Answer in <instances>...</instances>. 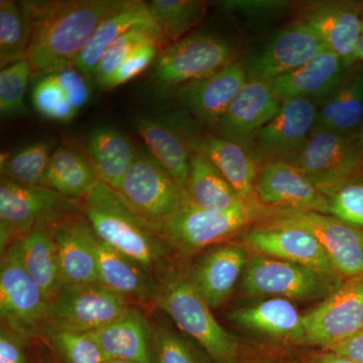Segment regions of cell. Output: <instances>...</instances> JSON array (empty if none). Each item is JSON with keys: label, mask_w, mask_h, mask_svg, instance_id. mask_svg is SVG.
Segmentation results:
<instances>
[{"label": "cell", "mask_w": 363, "mask_h": 363, "mask_svg": "<svg viewBox=\"0 0 363 363\" xmlns=\"http://www.w3.org/2000/svg\"><path fill=\"white\" fill-rule=\"evenodd\" d=\"M100 181L86 152L63 143L52 152L45 186L71 199L83 200Z\"/></svg>", "instance_id": "cell-32"}, {"label": "cell", "mask_w": 363, "mask_h": 363, "mask_svg": "<svg viewBox=\"0 0 363 363\" xmlns=\"http://www.w3.org/2000/svg\"><path fill=\"white\" fill-rule=\"evenodd\" d=\"M32 16L26 1H0V67L28 58Z\"/></svg>", "instance_id": "cell-35"}, {"label": "cell", "mask_w": 363, "mask_h": 363, "mask_svg": "<svg viewBox=\"0 0 363 363\" xmlns=\"http://www.w3.org/2000/svg\"><path fill=\"white\" fill-rule=\"evenodd\" d=\"M304 345L325 348L363 330V276L348 279L303 315Z\"/></svg>", "instance_id": "cell-13"}, {"label": "cell", "mask_w": 363, "mask_h": 363, "mask_svg": "<svg viewBox=\"0 0 363 363\" xmlns=\"http://www.w3.org/2000/svg\"><path fill=\"white\" fill-rule=\"evenodd\" d=\"M354 66L327 96L316 101L317 121L313 131L342 135L359 131L363 123V68Z\"/></svg>", "instance_id": "cell-29"}, {"label": "cell", "mask_w": 363, "mask_h": 363, "mask_svg": "<svg viewBox=\"0 0 363 363\" xmlns=\"http://www.w3.org/2000/svg\"><path fill=\"white\" fill-rule=\"evenodd\" d=\"M257 217L260 215L247 206L229 211H210L189 201L164 220L160 233L173 252L188 257L224 243L247 228Z\"/></svg>", "instance_id": "cell-6"}, {"label": "cell", "mask_w": 363, "mask_h": 363, "mask_svg": "<svg viewBox=\"0 0 363 363\" xmlns=\"http://www.w3.org/2000/svg\"><path fill=\"white\" fill-rule=\"evenodd\" d=\"M152 363H207L187 339L168 325L152 324Z\"/></svg>", "instance_id": "cell-40"}, {"label": "cell", "mask_w": 363, "mask_h": 363, "mask_svg": "<svg viewBox=\"0 0 363 363\" xmlns=\"http://www.w3.org/2000/svg\"><path fill=\"white\" fill-rule=\"evenodd\" d=\"M247 80V68L236 61L210 77L182 86L177 93L200 123L215 130Z\"/></svg>", "instance_id": "cell-23"}, {"label": "cell", "mask_w": 363, "mask_h": 363, "mask_svg": "<svg viewBox=\"0 0 363 363\" xmlns=\"http://www.w3.org/2000/svg\"><path fill=\"white\" fill-rule=\"evenodd\" d=\"M363 6L354 1L314 4L303 16L327 49L337 54L348 69L358 62L357 45L362 26Z\"/></svg>", "instance_id": "cell-22"}, {"label": "cell", "mask_w": 363, "mask_h": 363, "mask_svg": "<svg viewBox=\"0 0 363 363\" xmlns=\"http://www.w3.org/2000/svg\"><path fill=\"white\" fill-rule=\"evenodd\" d=\"M50 227L64 284H98L96 234L83 210L50 222Z\"/></svg>", "instance_id": "cell-17"}, {"label": "cell", "mask_w": 363, "mask_h": 363, "mask_svg": "<svg viewBox=\"0 0 363 363\" xmlns=\"http://www.w3.org/2000/svg\"><path fill=\"white\" fill-rule=\"evenodd\" d=\"M257 363H292V362H285V360L271 359V360H264V362H259Z\"/></svg>", "instance_id": "cell-52"}, {"label": "cell", "mask_w": 363, "mask_h": 363, "mask_svg": "<svg viewBox=\"0 0 363 363\" xmlns=\"http://www.w3.org/2000/svg\"><path fill=\"white\" fill-rule=\"evenodd\" d=\"M228 320L243 330L279 343L304 345L303 315L283 298H269L228 313Z\"/></svg>", "instance_id": "cell-24"}, {"label": "cell", "mask_w": 363, "mask_h": 363, "mask_svg": "<svg viewBox=\"0 0 363 363\" xmlns=\"http://www.w3.org/2000/svg\"><path fill=\"white\" fill-rule=\"evenodd\" d=\"M85 149L100 181L117 191L140 152L130 136L111 126H100L91 131Z\"/></svg>", "instance_id": "cell-30"}, {"label": "cell", "mask_w": 363, "mask_h": 363, "mask_svg": "<svg viewBox=\"0 0 363 363\" xmlns=\"http://www.w3.org/2000/svg\"><path fill=\"white\" fill-rule=\"evenodd\" d=\"M118 192L159 231L166 219L190 201L187 190L143 150L124 175Z\"/></svg>", "instance_id": "cell-10"}, {"label": "cell", "mask_w": 363, "mask_h": 363, "mask_svg": "<svg viewBox=\"0 0 363 363\" xmlns=\"http://www.w3.org/2000/svg\"><path fill=\"white\" fill-rule=\"evenodd\" d=\"M20 240L23 266L51 302L64 286V281L52 243L50 221L42 219L37 222Z\"/></svg>", "instance_id": "cell-33"}, {"label": "cell", "mask_w": 363, "mask_h": 363, "mask_svg": "<svg viewBox=\"0 0 363 363\" xmlns=\"http://www.w3.org/2000/svg\"><path fill=\"white\" fill-rule=\"evenodd\" d=\"M186 190L191 203L201 209L229 211L245 206L233 186L201 150H197L191 161Z\"/></svg>", "instance_id": "cell-34"}, {"label": "cell", "mask_w": 363, "mask_h": 363, "mask_svg": "<svg viewBox=\"0 0 363 363\" xmlns=\"http://www.w3.org/2000/svg\"><path fill=\"white\" fill-rule=\"evenodd\" d=\"M82 200L71 199L45 186H23L0 180V247L1 252L23 238L42 219L50 222L82 211Z\"/></svg>", "instance_id": "cell-9"}, {"label": "cell", "mask_w": 363, "mask_h": 363, "mask_svg": "<svg viewBox=\"0 0 363 363\" xmlns=\"http://www.w3.org/2000/svg\"><path fill=\"white\" fill-rule=\"evenodd\" d=\"M288 1L281 0H231L223 2L228 11L250 16H264L279 13L288 7Z\"/></svg>", "instance_id": "cell-47"}, {"label": "cell", "mask_w": 363, "mask_h": 363, "mask_svg": "<svg viewBox=\"0 0 363 363\" xmlns=\"http://www.w3.org/2000/svg\"><path fill=\"white\" fill-rule=\"evenodd\" d=\"M51 74L58 81L72 106L76 111H80L87 104L90 98V80L86 78L76 67L66 66Z\"/></svg>", "instance_id": "cell-45"}, {"label": "cell", "mask_w": 363, "mask_h": 363, "mask_svg": "<svg viewBox=\"0 0 363 363\" xmlns=\"http://www.w3.org/2000/svg\"><path fill=\"white\" fill-rule=\"evenodd\" d=\"M326 45L303 21L279 30L247 66L248 80L269 81L297 70L314 58Z\"/></svg>", "instance_id": "cell-20"}, {"label": "cell", "mask_w": 363, "mask_h": 363, "mask_svg": "<svg viewBox=\"0 0 363 363\" xmlns=\"http://www.w3.org/2000/svg\"><path fill=\"white\" fill-rule=\"evenodd\" d=\"M281 105L269 82L247 80L215 128V135L245 147L276 116Z\"/></svg>", "instance_id": "cell-21"}, {"label": "cell", "mask_w": 363, "mask_h": 363, "mask_svg": "<svg viewBox=\"0 0 363 363\" xmlns=\"http://www.w3.org/2000/svg\"><path fill=\"white\" fill-rule=\"evenodd\" d=\"M130 306V301L100 284H64L50 302L47 326L92 332L116 319Z\"/></svg>", "instance_id": "cell-14"}, {"label": "cell", "mask_w": 363, "mask_h": 363, "mask_svg": "<svg viewBox=\"0 0 363 363\" xmlns=\"http://www.w3.org/2000/svg\"><path fill=\"white\" fill-rule=\"evenodd\" d=\"M40 339L60 363H106L108 360L89 332L47 326Z\"/></svg>", "instance_id": "cell-38"}, {"label": "cell", "mask_w": 363, "mask_h": 363, "mask_svg": "<svg viewBox=\"0 0 363 363\" xmlns=\"http://www.w3.org/2000/svg\"><path fill=\"white\" fill-rule=\"evenodd\" d=\"M168 43L157 26H136L123 33L104 52L95 70L93 81L99 89L104 86L128 57L138 48L149 44L164 45Z\"/></svg>", "instance_id": "cell-37"}, {"label": "cell", "mask_w": 363, "mask_h": 363, "mask_svg": "<svg viewBox=\"0 0 363 363\" xmlns=\"http://www.w3.org/2000/svg\"><path fill=\"white\" fill-rule=\"evenodd\" d=\"M106 363H131L128 362H125V360H118V359H108Z\"/></svg>", "instance_id": "cell-53"}, {"label": "cell", "mask_w": 363, "mask_h": 363, "mask_svg": "<svg viewBox=\"0 0 363 363\" xmlns=\"http://www.w3.org/2000/svg\"><path fill=\"white\" fill-rule=\"evenodd\" d=\"M359 138H360V143H362V154H363V123H362V128H360V130H359Z\"/></svg>", "instance_id": "cell-54"}, {"label": "cell", "mask_w": 363, "mask_h": 363, "mask_svg": "<svg viewBox=\"0 0 363 363\" xmlns=\"http://www.w3.org/2000/svg\"><path fill=\"white\" fill-rule=\"evenodd\" d=\"M30 340L6 327L0 330V363H28L26 345Z\"/></svg>", "instance_id": "cell-46"}, {"label": "cell", "mask_w": 363, "mask_h": 363, "mask_svg": "<svg viewBox=\"0 0 363 363\" xmlns=\"http://www.w3.org/2000/svg\"><path fill=\"white\" fill-rule=\"evenodd\" d=\"M266 218L294 224L309 231L328 255L339 276H363V231L329 214L293 209H264Z\"/></svg>", "instance_id": "cell-12"}, {"label": "cell", "mask_w": 363, "mask_h": 363, "mask_svg": "<svg viewBox=\"0 0 363 363\" xmlns=\"http://www.w3.org/2000/svg\"><path fill=\"white\" fill-rule=\"evenodd\" d=\"M37 363H60L45 341L40 339L37 347Z\"/></svg>", "instance_id": "cell-50"}, {"label": "cell", "mask_w": 363, "mask_h": 363, "mask_svg": "<svg viewBox=\"0 0 363 363\" xmlns=\"http://www.w3.org/2000/svg\"><path fill=\"white\" fill-rule=\"evenodd\" d=\"M243 245L220 243L205 250L189 267V278L212 310L228 300L250 259Z\"/></svg>", "instance_id": "cell-19"}, {"label": "cell", "mask_w": 363, "mask_h": 363, "mask_svg": "<svg viewBox=\"0 0 363 363\" xmlns=\"http://www.w3.org/2000/svg\"><path fill=\"white\" fill-rule=\"evenodd\" d=\"M316 101L294 98L281 102L276 116L253 138L255 152L264 164H291L311 135L317 121Z\"/></svg>", "instance_id": "cell-16"}, {"label": "cell", "mask_w": 363, "mask_h": 363, "mask_svg": "<svg viewBox=\"0 0 363 363\" xmlns=\"http://www.w3.org/2000/svg\"><path fill=\"white\" fill-rule=\"evenodd\" d=\"M40 140L1 160V177L23 186H45V172L54 150Z\"/></svg>", "instance_id": "cell-39"}, {"label": "cell", "mask_w": 363, "mask_h": 363, "mask_svg": "<svg viewBox=\"0 0 363 363\" xmlns=\"http://www.w3.org/2000/svg\"><path fill=\"white\" fill-rule=\"evenodd\" d=\"M82 202L93 231L109 247L135 259L157 279L173 266V250L157 227L116 189L99 181Z\"/></svg>", "instance_id": "cell-2"}, {"label": "cell", "mask_w": 363, "mask_h": 363, "mask_svg": "<svg viewBox=\"0 0 363 363\" xmlns=\"http://www.w3.org/2000/svg\"><path fill=\"white\" fill-rule=\"evenodd\" d=\"M328 199L332 216L358 229L363 228V182H348Z\"/></svg>", "instance_id": "cell-43"}, {"label": "cell", "mask_w": 363, "mask_h": 363, "mask_svg": "<svg viewBox=\"0 0 363 363\" xmlns=\"http://www.w3.org/2000/svg\"><path fill=\"white\" fill-rule=\"evenodd\" d=\"M50 302L23 266L21 240L1 252L0 317L6 327L32 340L40 338L49 320Z\"/></svg>", "instance_id": "cell-4"}, {"label": "cell", "mask_w": 363, "mask_h": 363, "mask_svg": "<svg viewBox=\"0 0 363 363\" xmlns=\"http://www.w3.org/2000/svg\"><path fill=\"white\" fill-rule=\"evenodd\" d=\"M348 70L337 54L325 49L304 66L269 81V84L281 102L294 98L316 101L327 96Z\"/></svg>", "instance_id": "cell-27"}, {"label": "cell", "mask_w": 363, "mask_h": 363, "mask_svg": "<svg viewBox=\"0 0 363 363\" xmlns=\"http://www.w3.org/2000/svg\"><path fill=\"white\" fill-rule=\"evenodd\" d=\"M291 164L329 197L363 169L359 131L352 135L312 131Z\"/></svg>", "instance_id": "cell-8"}, {"label": "cell", "mask_w": 363, "mask_h": 363, "mask_svg": "<svg viewBox=\"0 0 363 363\" xmlns=\"http://www.w3.org/2000/svg\"><path fill=\"white\" fill-rule=\"evenodd\" d=\"M135 126L150 154L186 189L191 161L203 136L192 121L182 114L169 113L140 117Z\"/></svg>", "instance_id": "cell-15"}, {"label": "cell", "mask_w": 363, "mask_h": 363, "mask_svg": "<svg viewBox=\"0 0 363 363\" xmlns=\"http://www.w3.org/2000/svg\"><path fill=\"white\" fill-rule=\"evenodd\" d=\"M338 277L252 253L241 279V290L250 296H269L286 300H324L341 285Z\"/></svg>", "instance_id": "cell-7"}, {"label": "cell", "mask_w": 363, "mask_h": 363, "mask_svg": "<svg viewBox=\"0 0 363 363\" xmlns=\"http://www.w3.org/2000/svg\"><path fill=\"white\" fill-rule=\"evenodd\" d=\"M33 104L40 116L51 121L67 123L78 113L52 74L44 75L35 84Z\"/></svg>", "instance_id": "cell-42"}, {"label": "cell", "mask_w": 363, "mask_h": 363, "mask_svg": "<svg viewBox=\"0 0 363 363\" xmlns=\"http://www.w3.org/2000/svg\"><path fill=\"white\" fill-rule=\"evenodd\" d=\"M241 242L255 255L286 260L324 274L339 276L319 241L302 227L266 218L245 228L241 233Z\"/></svg>", "instance_id": "cell-11"}, {"label": "cell", "mask_w": 363, "mask_h": 363, "mask_svg": "<svg viewBox=\"0 0 363 363\" xmlns=\"http://www.w3.org/2000/svg\"><path fill=\"white\" fill-rule=\"evenodd\" d=\"M230 43L209 33H193L169 45L160 55L152 81L157 89H178L197 82L236 62Z\"/></svg>", "instance_id": "cell-5"}, {"label": "cell", "mask_w": 363, "mask_h": 363, "mask_svg": "<svg viewBox=\"0 0 363 363\" xmlns=\"http://www.w3.org/2000/svg\"><path fill=\"white\" fill-rule=\"evenodd\" d=\"M130 0L26 1L32 16L28 60L43 75L72 65L98 26Z\"/></svg>", "instance_id": "cell-1"}, {"label": "cell", "mask_w": 363, "mask_h": 363, "mask_svg": "<svg viewBox=\"0 0 363 363\" xmlns=\"http://www.w3.org/2000/svg\"><path fill=\"white\" fill-rule=\"evenodd\" d=\"M324 350L344 355L357 363H363V330L342 342L325 348Z\"/></svg>", "instance_id": "cell-48"}, {"label": "cell", "mask_w": 363, "mask_h": 363, "mask_svg": "<svg viewBox=\"0 0 363 363\" xmlns=\"http://www.w3.org/2000/svg\"><path fill=\"white\" fill-rule=\"evenodd\" d=\"M147 6L157 28L172 44L199 26L207 13V4L201 0H152Z\"/></svg>", "instance_id": "cell-36"}, {"label": "cell", "mask_w": 363, "mask_h": 363, "mask_svg": "<svg viewBox=\"0 0 363 363\" xmlns=\"http://www.w3.org/2000/svg\"><path fill=\"white\" fill-rule=\"evenodd\" d=\"M255 193L262 206L330 215L327 196L318 190L300 171L288 162L264 164L255 180Z\"/></svg>", "instance_id": "cell-18"}, {"label": "cell", "mask_w": 363, "mask_h": 363, "mask_svg": "<svg viewBox=\"0 0 363 363\" xmlns=\"http://www.w3.org/2000/svg\"><path fill=\"white\" fill-rule=\"evenodd\" d=\"M198 150L206 155L233 186L245 206L262 216L264 206L255 193L257 162L243 145L215 135H205L200 140Z\"/></svg>", "instance_id": "cell-28"}, {"label": "cell", "mask_w": 363, "mask_h": 363, "mask_svg": "<svg viewBox=\"0 0 363 363\" xmlns=\"http://www.w3.org/2000/svg\"><path fill=\"white\" fill-rule=\"evenodd\" d=\"M33 73L28 60L16 62L0 71V113L2 117L25 116L28 80Z\"/></svg>", "instance_id": "cell-41"}, {"label": "cell", "mask_w": 363, "mask_h": 363, "mask_svg": "<svg viewBox=\"0 0 363 363\" xmlns=\"http://www.w3.org/2000/svg\"><path fill=\"white\" fill-rule=\"evenodd\" d=\"M357 59H358V61L363 62V13H362V33H360L359 42H358V45H357Z\"/></svg>", "instance_id": "cell-51"}, {"label": "cell", "mask_w": 363, "mask_h": 363, "mask_svg": "<svg viewBox=\"0 0 363 363\" xmlns=\"http://www.w3.org/2000/svg\"><path fill=\"white\" fill-rule=\"evenodd\" d=\"M305 363H357L350 358L332 352V351L324 350L323 353L314 355L310 357Z\"/></svg>", "instance_id": "cell-49"}, {"label": "cell", "mask_w": 363, "mask_h": 363, "mask_svg": "<svg viewBox=\"0 0 363 363\" xmlns=\"http://www.w3.org/2000/svg\"><path fill=\"white\" fill-rule=\"evenodd\" d=\"M160 47L161 45L159 44H149L138 48L114 72L113 75L104 86V90L116 89L118 86L125 84L140 75L157 59Z\"/></svg>", "instance_id": "cell-44"}, {"label": "cell", "mask_w": 363, "mask_h": 363, "mask_svg": "<svg viewBox=\"0 0 363 363\" xmlns=\"http://www.w3.org/2000/svg\"><path fill=\"white\" fill-rule=\"evenodd\" d=\"M155 305L167 313L185 335L194 339L216 363H238L240 345L218 323L196 290L188 269L172 266L159 277Z\"/></svg>", "instance_id": "cell-3"}, {"label": "cell", "mask_w": 363, "mask_h": 363, "mask_svg": "<svg viewBox=\"0 0 363 363\" xmlns=\"http://www.w3.org/2000/svg\"><path fill=\"white\" fill-rule=\"evenodd\" d=\"M98 284L130 302L155 304L157 279L152 272L128 255L97 238L95 240Z\"/></svg>", "instance_id": "cell-25"}, {"label": "cell", "mask_w": 363, "mask_h": 363, "mask_svg": "<svg viewBox=\"0 0 363 363\" xmlns=\"http://www.w3.org/2000/svg\"><path fill=\"white\" fill-rule=\"evenodd\" d=\"M142 26L157 25L150 16L147 2L130 0L123 9L111 14L98 26L72 65L86 78L93 80L98 64L107 49L123 33Z\"/></svg>", "instance_id": "cell-31"}, {"label": "cell", "mask_w": 363, "mask_h": 363, "mask_svg": "<svg viewBox=\"0 0 363 363\" xmlns=\"http://www.w3.org/2000/svg\"><path fill=\"white\" fill-rule=\"evenodd\" d=\"M108 359L152 363V324L130 306L101 328L89 332Z\"/></svg>", "instance_id": "cell-26"}]
</instances>
